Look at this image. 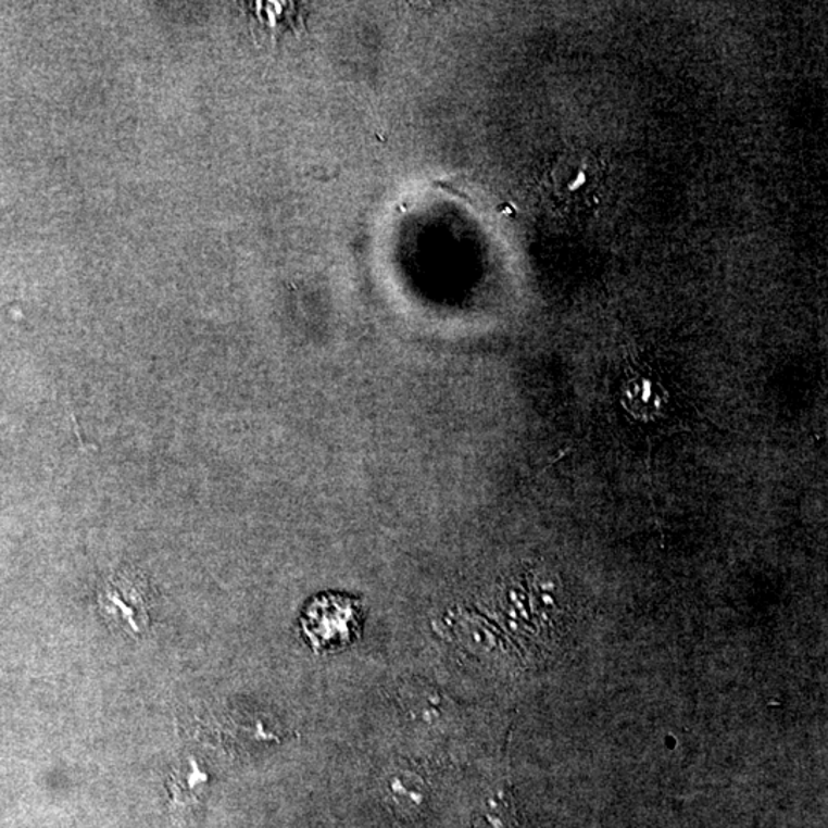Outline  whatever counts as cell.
<instances>
[{
  "label": "cell",
  "mask_w": 828,
  "mask_h": 828,
  "mask_svg": "<svg viewBox=\"0 0 828 828\" xmlns=\"http://www.w3.org/2000/svg\"><path fill=\"white\" fill-rule=\"evenodd\" d=\"M382 792L390 807L405 816L423 812L430 796L424 778L409 768L389 771L384 778Z\"/></svg>",
  "instance_id": "cell-1"
},
{
  "label": "cell",
  "mask_w": 828,
  "mask_h": 828,
  "mask_svg": "<svg viewBox=\"0 0 828 828\" xmlns=\"http://www.w3.org/2000/svg\"><path fill=\"white\" fill-rule=\"evenodd\" d=\"M399 699L406 714L414 722L424 726H436L443 722L449 714V703L440 690L432 688L427 682L412 680L406 681L399 689Z\"/></svg>",
  "instance_id": "cell-2"
},
{
  "label": "cell",
  "mask_w": 828,
  "mask_h": 828,
  "mask_svg": "<svg viewBox=\"0 0 828 828\" xmlns=\"http://www.w3.org/2000/svg\"><path fill=\"white\" fill-rule=\"evenodd\" d=\"M204 786H206V775L200 770L199 764L193 760L186 761V764L174 771L173 781H171L175 807H189L197 803Z\"/></svg>",
  "instance_id": "cell-3"
}]
</instances>
